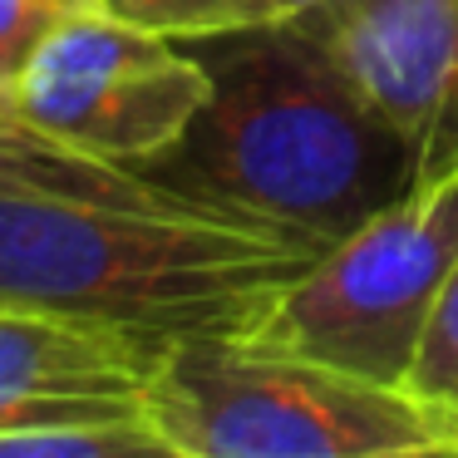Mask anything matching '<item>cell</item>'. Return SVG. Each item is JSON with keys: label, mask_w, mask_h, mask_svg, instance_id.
I'll return each mask as SVG.
<instances>
[{"label": "cell", "mask_w": 458, "mask_h": 458, "mask_svg": "<svg viewBox=\"0 0 458 458\" xmlns=\"http://www.w3.org/2000/svg\"><path fill=\"white\" fill-rule=\"evenodd\" d=\"M404 133L419 182L458 173V0H340L291 15Z\"/></svg>", "instance_id": "8992f818"}, {"label": "cell", "mask_w": 458, "mask_h": 458, "mask_svg": "<svg viewBox=\"0 0 458 458\" xmlns=\"http://www.w3.org/2000/svg\"><path fill=\"white\" fill-rule=\"evenodd\" d=\"M55 11H99V0H45Z\"/></svg>", "instance_id": "7c38bea8"}, {"label": "cell", "mask_w": 458, "mask_h": 458, "mask_svg": "<svg viewBox=\"0 0 458 458\" xmlns=\"http://www.w3.org/2000/svg\"><path fill=\"white\" fill-rule=\"evenodd\" d=\"M208 104L143 173L227 212L335 247L419 188L404 133L369 104L316 30L271 21L188 40Z\"/></svg>", "instance_id": "7a4b0ae2"}, {"label": "cell", "mask_w": 458, "mask_h": 458, "mask_svg": "<svg viewBox=\"0 0 458 458\" xmlns=\"http://www.w3.org/2000/svg\"><path fill=\"white\" fill-rule=\"evenodd\" d=\"M60 15L64 11H55L45 0H0V109L11 99L21 70L30 64L35 45L45 40V30H50Z\"/></svg>", "instance_id": "30bf717a"}, {"label": "cell", "mask_w": 458, "mask_h": 458, "mask_svg": "<svg viewBox=\"0 0 458 458\" xmlns=\"http://www.w3.org/2000/svg\"><path fill=\"white\" fill-rule=\"evenodd\" d=\"M326 5H340V0H281L286 21H291V15H306V11H326Z\"/></svg>", "instance_id": "8fae6325"}, {"label": "cell", "mask_w": 458, "mask_h": 458, "mask_svg": "<svg viewBox=\"0 0 458 458\" xmlns=\"http://www.w3.org/2000/svg\"><path fill=\"white\" fill-rule=\"evenodd\" d=\"M409 389L434 399V404L458 409V261L444 281L434 316H428L424 345H419V360L409 369Z\"/></svg>", "instance_id": "9c48e42d"}, {"label": "cell", "mask_w": 458, "mask_h": 458, "mask_svg": "<svg viewBox=\"0 0 458 458\" xmlns=\"http://www.w3.org/2000/svg\"><path fill=\"white\" fill-rule=\"evenodd\" d=\"M326 251L0 109V306L168 350L251 335Z\"/></svg>", "instance_id": "6da1fadb"}, {"label": "cell", "mask_w": 458, "mask_h": 458, "mask_svg": "<svg viewBox=\"0 0 458 458\" xmlns=\"http://www.w3.org/2000/svg\"><path fill=\"white\" fill-rule=\"evenodd\" d=\"M158 360L163 345L123 330L0 306V438L148 419L143 389Z\"/></svg>", "instance_id": "52a82bcc"}, {"label": "cell", "mask_w": 458, "mask_h": 458, "mask_svg": "<svg viewBox=\"0 0 458 458\" xmlns=\"http://www.w3.org/2000/svg\"><path fill=\"white\" fill-rule=\"evenodd\" d=\"M99 11L168 40H212V35L286 21L281 0H99Z\"/></svg>", "instance_id": "ba28073f"}, {"label": "cell", "mask_w": 458, "mask_h": 458, "mask_svg": "<svg viewBox=\"0 0 458 458\" xmlns=\"http://www.w3.org/2000/svg\"><path fill=\"white\" fill-rule=\"evenodd\" d=\"M178 458H419L458 454V409L306 355L202 335L163 350L143 389Z\"/></svg>", "instance_id": "3957f363"}, {"label": "cell", "mask_w": 458, "mask_h": 458, "mask_svg": "<svg viewBox=\"0 0 458 458\" xmlns=\"http://www.w3.org/2000/svg\"><path fill=\"white\" fill-rule=\"evenodd\" d=\"M458 261V173L428 178L281 291L251 345L409 389L444 281Z\"/></svg>", "instance_id": "277c9868"}, {"label": "cell", "mask_w": 458, "mask_h": 458, "mask_svg": "<svg viewBox=\"0 0 458 458\" xmlns=\"http://www.w3.org/2000/svg\"><path fill=\"white\" fill-rule=\"evenodd\" d=\"M208 89V64L168 35L109 11H64L35 45L5 114L99 158L148 163L188 133Z\"/></svg>", "instance_id": "5b68a950"}]
</instances>
